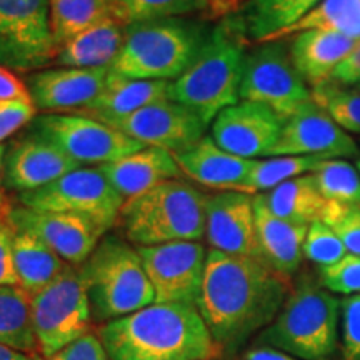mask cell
I'll list each match as a JSON object with an SVG mask.
<instances>
[{
    "instance_id": "9c48e42d",
    "label": "cell",
    "mask_w": 360,
    "mask_h": 360,
    "mask_svg": "<svg viewBox=\"0 0 360 360\" xmlns=\"http://www.w3.org/2000/svg\"><path fill=\"white\" fill-rule=\"evenodd\" d=\"M30 314L44 359L87 334L92 312L80 269L69 264L56 281L32 294Z\"/></svg>"
},
{
    "instance_id": "d4e9b609",
    "label": "cell",
    "mask_w": 360,
    "mask_h": 360,
    "mask_svg": "<svg viewBox=\"0 0 360 360\" xmlns=\"http://www.w3.org/2000/svg\"><path fill=\"white\" fill-rule=\"evenodd\" d=\"M359 40L323 30H305L289 44L292 60L310 89L328 82Z\"/></svg>"
},
{
    "instance_id": "74e56055",
    "label": "cell",
    "mask_w": 360,
    "mask_h": 360,
    "mask_svg": "<svg viewBox=\"0 0 360 360\" xmlns=\"http://www.w3.org/2000/svg\"><path fill=\"white\" fill-rule=\"evenodd\" d=\"M322 222L339 236L349 254L360 257V205L327 202Z\"/></svg>"
},
{
    "instance_id": "277c9868",
    "label": "cell",
    "mask_w": 360,
    "mask_h": 360,
    "mask_svg": "<svg viewBox=\"0 0 360 360\" xmlns=\"http://www.w3.org/2000/svg\"><path fill=\"white\" fill-rule=\"evenodd\" d=\"M210 29L205 22L191 17L125 25L122 51L112 70L129 79L175 82L195 60Z\"/></svg>"
},
{
    "instance_id": "f907efd6",
    "label": "cell",
    "mask_w": 360,
    "mask_h": 360,
    "mask_svg": "<svg viewBox=\"0 0 360 360\" xmlns=\"http://www.w3.org/2000/svg\"><path fill=\"white\" fill-rule=\"evenodd\" d=\"M229 2L232 4L233 8H236V12H237V11H238V7H240L242 4H244V2H247V0H229Z\"/></svg>"
},
{
    "instance_id": "d590c367",
    "label": "cell",
    "mask_w": 360,
    "mask_h": 360,
    "mask_svg": "<svg viewBox=\"0 0 360 360\" xmlns=\"http://www.w3.org/2000/svg\"><path fill=\"white\" fill-rule=\"evenodd\" d=\"M312 98L345 132L360 135V85L344 87L328 80L312 89Z\"/></svg>"
},
{
    "instance_id": "8992f818",
    "label": "cell",
    "mask_w": 360,
    "mask_h": 360,
    "mask_svg": "<svg viewBox=\"0 0 360 360\" xmlns=\"http://www.w3.org/2000/svg\"><path fill=\"white\" fill-rule=\"evenodd\" d=\"M79 269L96 322L107 323L155 304L141 254L122 237L105 233Z\"/></svg>"
},
{
    "instance_id": "7402d4cb",
    "label": "cell",
    "mask_w": 360,
    "mask_h": 360,
    "mask_svg": "<svg viewBox=\"0 0 360 360\" xmlns=\"http://www.w3.org/2000/svg\"><path fill=\"white\" fill-rule=\"evenodd\" d=\"M255 233L259 259L283 277H292L304 259L309 225H299L274 215L262 197L254 195Z\"/></svg>"
},
{
    "instance_id": "9a60e30c",
    "label": "cell",
    "mask_w": 360,
    "mask_h": 360,
    "mask_svg": "<svg viewBox=\"0 0 360 360\" xmlns=\"http://www.w3.org/2000/svg\"><path fill=\"white\" fill-rule=\"evenodd\" d=\"M359 146L349 132L322 109L314 98L283 120L281 137L269 157L310 155L321 159L357 157Z\"/></svg>"
},
{
    "instance_id": "b9f144b4",
    "label": "cell",
    "mask_w": 360,
    "mask_h": 360,
    "mask_svg": "<svg viewBox=\"0 0 360 360\" xmlns=\"http://www.w3.org/2000/svg\"><path fill=\"white\" fill-rule=\"evenodd\" d=\"M39 360H109V355L96 335L85 334L51 357Z\"/></svg>"
},
{
    "instance_id": "f6af8a7d",
    "label": "cell",
    "mask_w": 360,
    "mask_h": 360,
    "mask_svg": "<svg viewBox=\"0 0 360 360\" xmlns=\"http://www.w3.org/2000/svg\"><path fill=\"white\" fill-rule=\"evenodd\" d=\"M19 98H32L27 84L22 82L11 69L0 65V101H19Z\"/></svg>"
},
{
    "instance_id": "f546056e",
    "label": "cell",
    "mask_w": 360,
    "mask_h": 360,
    "mask_svg": "<svg viewBox=\"0 0 360 360\" xmlns=\"http://www.w3.org/2000/svg\"><path fill=\"white\" fill-rule=\"evenodd\" d=\"M30 295L20 285H0V344L24 354L39 349L30 314Z\"/></svg>"
},
{
    "instance_id": "ba28073f",
    "label": "cell",
    "mask_w": 360,
    "mask_h": 360,
    "mask_svg": "<svg viewBox=\"0 0 360 360\" xmlns=\"http://www.w3.org/2000/svg\"><path fill=\"white\" fill-rule=\"evenodd\" d=\"M240 101L267 105L283 120L312 101V89L292 60L283 40L250 45L240 80Z\"/></svg>"
},
{
    "instance_id": "5b68a950",
    "label": "cell",
    "mask_w": 360,
    "mask_h": 360,
    "mask_svg": "<svg viewBox=\"0 0 360 360\" xmlns=\"http://www.w3.org/2000/svg\"><path fill=\"white\" fill-rule=\"evenodd\" d=\"M342 302L321 283L300 281L281 312L260 332L255 345H265L300 360H328L339 340Z\"/></svg>"
},
{
    "instance_id": "ffe728a7",
    "label": "cell",
    "mask_w": 360,
    "mask_h": 360,
    "mask_svg": "<svg viewBox=\"0 0 360 360\" xmlns=\"http://www.w3.org/2000/svg\"><path fill=\"white\" fill-rule=\"evenodd\" d=\"M79 167L82 165L70 159L56 143L30 132V135L17 139L11 147H7L4 159V184L19 193L32 192Z\"/></svg>"
},
{
    "instance_id": "1f68e13d",
    "label": "cell",
    "mask_w": 360,
    "mask_h": 360,
    "mask_svg": "<svg viewBox=\"0 0 360 360\" xmlns=\"http://www.w3.org/2000/svg\"><path fill=\"white\" fill-rule=\"evenodd\" d=\"M322 160L326 159L310 155H281L255 160L249 177L238 192L249 193V195L269 192L287 180L312 174Z\"/></svg>"
},
{
    "instance_id": "4dcf8cb0",
    "label": "cell",
    "mask_w": 360,
    "mask_h": 360,
    "mask_svg": "<svg viewBox=\"0 0 360 360\" xmlns=\"http://www.w3.org/2000/svg\"><path fill=\"white\" fill-rule=\"evenodd\" d=\"M305 30L342 34L360 40V0H321L302 20L281 32L274 40H282Z\"/></svg>"
},
{
    "instance_id": "ee69618b",
    "label": "cell",
    "mask_w": 360,
    "mask_h": 360,
    "mask_svg": "<svg viewBox=\"0 0 360 360\" xmlns=\"http://www.w3.org/2000/svg\"><path fill=\"white\" fill-rule=\"evenodd\" d=\"M330 82L344 87H359L360 85V40L342 64L337 67Z\"/></svg>"
},
{
    "instance_id": "7c38bea8",
    "label": "cell",
    "mask_w": 360,
    "mask_h": 360,
    "mask_svg": "<svg viewBox=\"0 0 360 360\" xmlns=\"http://www.w3.org/2000/svg\"><path fill=\"white\" fill-rule=\"evenodd\" d=\"M32 132L56 143L80 165L98 167L146 147L101 120L79 114L37 115L32 120Z\"/></svg>"
},
{
    "instance_id": "f1b7e54d",
    "label": "cell",
    "mask_w": 360,
    "mask_h": 360,
    "mask_svg": "<svg viewBox=\"0 0 360 360\" xmlns=\"http://www.w3.org/2000/svg\"><path fill=\"white\" fill-rule=\"evenodd\" d=\"M259 195L274 215L299 225H310L322 220L327 207V200L319 192L312 174L287 180Z\"/></svg>"
},
{
    "instance_id": "f35d334b",
    "label": "cell",
    "mask_w": 360,
    "mask_h": 360,
    "mask_svg": "<svg viewBox=\"0 0 360 360\" xmlns=\"http://www.w3.org/2000/svg\"><path fill=\"white\" fill-rule=\"evenodd\" d=\"M319 283L332 294H360V257L347 254L339 262L321 267Z\"/></svg>"
},
{
    "instance_id": "c3c4849f",
    "label": "cell",
    "mask_w": 360,
    "mask_h": 360,
    "mask_svg": "<svg viewBox=\"0 0 360 360\" xmlns=\"http://www.w3.org/2000/svg\"><path fill=\"white\" fill-rule=\"evenodd\" d=\"M0 360H32V357L24 352H19V350H13L7 345L0 344Z\"/></svg>"
},
{
    "instance_id": "83f0119b",
    "label": "cell",
    "mask_w": 360,
    "mask_h": 360,
    "mask_svg": "<svg viewBox=\"0 0 360 360\" xmlns=\"http://www.w3.org/2000/svg\"><path fill=\"white\" fill-rule=\"evenodd\" d=\"M12 247L19 285L30 295L56 281L69 265L32 233L13 229Z\"/></svg>"
},
{
    "instance_id": "681fc988",
    "label": "cell",
    "mask_w": 360,
    "mask_h": 360,
    "mask_svg": "<svg viewBox=\"0 0 360 360\" xmlns=\"http://www.w3.org/2000/svg\"><path fill=\"white\" fill-rule=\"evenodd\" d=\"M7 147L0 143V214H2V184H4V159H6Z\"/></svg>"
},
{
    "instance_id": "8fae6325",
    "label": "cell",
    "mask_w": 360,
    "mask_h": 360,
    "mask_svg": "<svg viewBox=\"0 0 360 360\" xmlns=\"http://www.w3.org/2000/svg\"><path fill=\"white\" fill-rule=\"evenodd\" d=\"M56 52L49 0H0V65L42 70L53 64Z\"/></svg>"
},
{
    "instance_id": "4fadbf2b",
    "label": "cell",
    "mask_w": 360,
    "mask_h": 360,
    "mask_svg": "<svg viewBox=\"0 0 360 360\" xmlns=\"http://www.w3.org/2000/svg\"><path fill=\"white\" fill-rule=\"evenodd\" d=\"M137 250L155 292V302L197 307L209 254L200 242H169L137 247Z\"/></svg>"
},
{
    "instance_id": "d6986e66",
    "label": "cell",
    "mask_w": 360,
    "mask_h": 360,
    "mask_svg": "<svg viewBox=\"0 0 360 360\" xmlns=\"http://www.w3.org/2000/svg\"><path fill=\"white\" fill-rule=\"evenodd\" d=\"M205 238L212 250L259 259L254 195L236 191L207 195Z\"/></svg>"
},
{
    "instance_id": "6da1fadb",
    "label": "cell",
    "mask_w": 360,
    "mask_h": 360,
    "mask_svg": "<svg viewBox=\"0 0 360 360\" xmlns=\"http://www.w3.org/2000/svg\"><path fill=\"white\" fill-rule=\"evenodd\" d=\"M290 290L262 260L210 250L197 310L220 350H236L274 322Z\"/></svg>"
},
{
    "instance_id": "5bb4252c",
    "label": "cell",
    "mask_w": 360,
    "mask_h": 360,
    "mask_svg": "<svg viewBox=\"0 0 360 360\" xmlns=\"http://www.w3.org/2000/svg\"><path fill=\"white\" fill-rule=\"evenodd\" d=\"M4 217L12 229L32 233L70 265H82L105 236L97 224L74 214L40 212L15 205L8 207Z\"/></svg>"
},
{
    "instance_id": "603a6c76",
    "label": "cell",
    "mask_w": 360,
    "mask_h": 360,
    "mask_svg": "<svg viewBox=\"0 0 360 360\" xmlns=\"http://www.w3.org/2000/svg\"><path fill=\"white\" fill-rule=\"evenodd\" d=\"M98 169L125 200L184 175L172 152L159 147H143L122 159L98 165Z\"/></svg>"
},
{
    "instance_id": "ab89813d",
    "label": "cell",
    "mask_w": 360,
    "mask_h": 360,
    "mask_svg": "<svg viewBox=\"0 0 360 360\" xmlns=\"http://www.w3.org/2000/svg\"><path fill=\"white\" fill-rule=\"evenodd\" d=\"M340 332L344 360H360V294L342 300Z\"/></svg>"
},
{
    "instance_id": "60d3db41",
    "label": "cell",
    "mask_w": 360,
    "mask_h": 360,
    "mask_svg": "<svg viewBox=\"0 0 360 360\" xmlns=\"http://www.w3.org/2000/svg\"><path fill=\"white\" fill-rule=\"evenodd\" d=\"M37 114L32 98L0 101V143L17 130L32 122Z\"/></svg>"
},
{
    "instance_id": "bcb514c9",
    "label": "cell",
    "mask_w": 360,
    "mask_h": 360,
    "mask_svg": "<svg viewBox=\"0 0 360 360\" xmlns=\"http://www.w3.org/2000/svg\"><path fill=\"white\" fill-rule=\"evenodd\" d=\"M242 360H300L294 357V355L282 352V350L265 347V345H257L252 347L244 354Z\"/></svg>"
},
{
    "instance_id": "4316f807",
    "label": "cell",
    "mask_w": 360,
    "mask_h": 360,
    "mask_svg": "<svg viewBox=\"0 0 360 360\" xmlns=\"http://www.w3.org/2000/svg\"><path fill=\"white\" fill-rule=\"evenodd\" d=\"M321 0H247L236 12L250 44L270 42L302 20Z\"/></svg>"
},
{
    "instance_id": "30bf717a",
    "label": "cell",
    "mask_w": 360,
    "mask_h": 360,
    "mask_svg": "<svg viewBox=\"0 0 360 360\" xmlns=\"http://www.w3.org/2000/svg\"><path fill=\"white\" fill-rule=\"evenodd\" d=\"M20 205L40 212L74 214L109 232L119 222L124 195L98 167H79L32 192L19 193Z\"/></svg>"
},
{
    "instance_id": "cb8c5ba5",
    "label": "cell",
    "mask_w": 360,
    "mask_h": 360,
    "mask_svg": "<svg viewBox=\"0 0 360 360\" xmlns=\"http://www.w3.org/2000/svg\"><path fill=\"white\" fill-rule=\"evenodd\" d=\"M124 40L125 25L109 15L58 45L53 64L75 69L112 67L122 51Z\"/></svg>"
},
{
    "instance_id": "7dc6e473",
    "label": "cell",
    "mask_w": 360,
    "mask_h": 360,
    "mask_svg": "<svg viewBox=\"0 0 360 360\" xmlns=\"http://www.w3.org/2000/svg\"><path fill=\"white\" fill-rule=\"evenodd\" d=\"M210 19H224V17L236 13V8L229 0H209Z\"/></svg>"
},
{
    "instance_id": "836d02e7",
    "label": "cell",
    "mask_w": 360,
    "mask_h": 360,
    "mask_svg": "<svg viewBox=\"0 0 360 360\" xmlns=\"http://www.w3.org/2000/svg\"><path fill=\"white\" fill-rule=\"evenodd\" d=\"M57 47L72 35L110 15V0H49Z\"/></svg>"
},
{
    "instance_id": "2e32d148",
    "label": "cell",
    "mask_w": 360,
    "mask_h": 360,
    "mask_svg": "<svg viewBox=\"0 0 360 360\" xmlns=\"http://www.w3.org/2000/svg\"><path fill=\"white\" fill-rule=\"evenodd\" d=\"M107 125L146 147L165 148L172 154L200 141L209 127L195 112L170 98L142 107L141 110Z\"/></svg>"
},
{
    "instance_id": "8d00e7d4",
    "label": "cell",
    "mask_w": 360,
    "mask_h": 360,
    "mask_svg": "<svg viewBox=\"0 0 360 360\" xmlns=\"http://www.w3.org/2000/svg\"><path fill=\"white\" fill-rule=\"evenodd\" d=\"M349 252L342 244L339 236L327 224L317 220L309 225L307 237L304 242V257H307L310 262L317 264L319 267H327V265L339 262Z\"/></svg>"
},
{
    "instance_id": "7a4b0ae2",
    "label": "cell",
    "mask_w": 360,
    "mask_h": 360,
    "mask_svg": "<svg viewBox=\"0 0 360 360\" xmlns=\"http://www.w3.org/2000/svg\"><path fill=\"white\" fill-rule=\"evenodd\" d=\"M109 360H212L222 352L195 305L150 304L103 323Z\"/></svg>"
},
{
    "instance_id": "44dd1931",
    "label": "cell",
    "mask_w": 360,
    "mask_h": 360,
    "mask_svg": "<svg viewBox=\"0 0 360 360\" xmlns=\"http://www.w3.org/2000/svg\"><path fill=\"white\" fill-rule=\"evenodd\" d=\"M182 174L193 182L219 191H240L249 177L255 160L242 159L224 150L212 135H204L200 141L174 154Z\"/></svg>"
},
{
    "instance_id": "816d5d0a",
    "label": "cell",
    "mask_w": 360,
    "mask_h": 360,
    "mask_svg": "<svg viewBox=\"0 0 360 360\" xmlns=\"http://www.w3.org/2000/svg\"><path fill=\"white\" fill-rule=\"evenodd\" d=\"M355 167H357L359 174H360V143H359V154L355 157Z\"/></svg>"
},
{
    "instance_id": "52a82bcc",
    "label": "cell",
    "mask_w": 360,
    "mask_h": 360,
    "mask_svg": "<svg viewBox=\"0 0 360 360\" xmlns=\"http://www.w3.org/2000/svg\"><path fill=\"white\" fill-rule=\"evenodd\" d=\"M207 195L180 179L165 180L150 191L125 200L120 225L137 247L205 237Z\"/></svg>"
},
{
    "instance_id": "e0dca14e",
    "label": "cell",
    "mask_w": 360,
    "mask_h": 360,
    "mask_svg": "<svg viewBox=\"0 0 360 360\" xmlns=\"http://www.w3.org/2000/svg\"><path fill=\"white\" fill-rule=\"evenodd\" d=\"M283 119L270 107L240 101L227 107L210 124V135L224 150L242 159L269 157L281 137Z\"/></svg>"
},
{
    "instance_id": "3957f363",
    "label": "cell",
    "mask_w": 360,
    "mask_h": 360,
    "mask_svg": "<svg viewBox=\"0 0 360 360\" xmlns=\"http://www.w3.org/2000/svg\"><path fill=\"white\" fill-rule=\"evenodd\" d=\"M236 13L220 19L186 74L172 82L170 101L195 112L207 125L227 107L240 102V80L250 47Z\"/></svg>"
},
{
    "instance_id": "d6a6232c",
    "label": "cell",
    "mask_w": 360,
    "mask_h": 360,
    "mask_svg": "<svg viewBox=\"0 0 360 360\" xmlns=\"http://www.w3.org/2000/svg\"><path fill=\"white\" fill-rule=\"evenodd\" d=\"M195 13L210 17L209 0H110V15L124 25Z\"/></svg>"
},
{
    "instance_id": "ac0fdd59",
    "label": "cell",
    "mask_w": 360,
    "mask_h": 360,
    "mask_svg": "<svg viewBox=\"0 0 360 360\" xmlns=\"http://www.w3.org/2000/svg\"><path fill=\"white\" fill-rule=\"evenodd\" d=\"M110 74L112 67L42 69L27 77V89L35 109L44 114H80L97 101Z\"/></svg>"
},
{
    "instance_id": "e575fe53",
    "label": "cell",
    "mask_w": 360,
    "mask_h": 360,
    "mask_svg": "<svg viewBox=\"0 0 360 360\" xmlns=\"http://www.w3.org/2000/svg\"><path fill=\"white\" fill-rule=\"evenodd\" d=\"M319 192L327 202L360 205V174L345 159H327L312 172Z\"/></svg>"
},
{
    "instance_id": "484cf974",
    "label": "cell",
    "mask_w": 360,
    "mask_h": 360,
    "mask_svg": "<svg viewBox=\"0 0 360 360\" xmlns=\"http://www.w3.org/2000/svg\"><path fill=\"white\" fill-rule=\"evenodd\" d=\"M170 87L172 82L129 79L112 70L105 89L102 90L97 101L79 115L92 117L103 124H110L141 110L142 107L170 98Z\"/></svg>"
},
{
    "instance_id": "7bdbcfd3",
    "label": "cell",
    "mask_w": 360,
    "mask_h": 360,
    "mask_svg": "<svg viewBox=\"0 0 360 360\" xmlns=\"http://www.w3.org/2000/svg\"><path fill=\"white\" fill-rule=\"evenodd\" d=\"M13 229L0 214V285H19L12 247Z\"/></svg>"
}]
</instances>
